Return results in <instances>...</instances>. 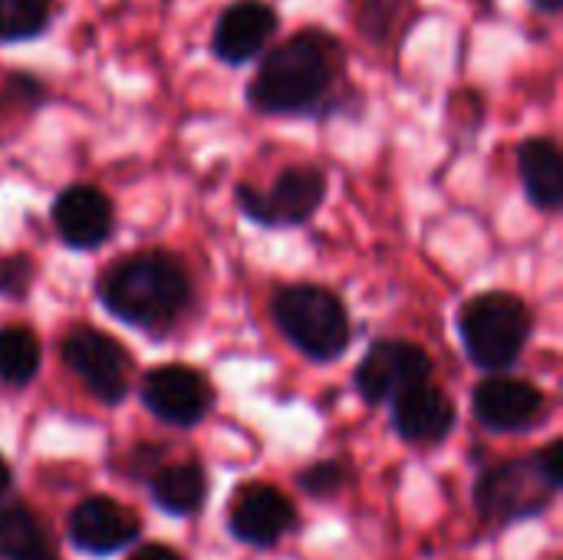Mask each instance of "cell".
I'll return each mask as SVG.
<instances>
[{"label": "cell", "instance_id": "29", "mask_svg": "<svg viewBox=\"0 0 563 560\" xmlns=\"http://www.w3.org/2000/svg\"><path fill=\"white\" fill-rule=\"evenodd\" d=\"M538 13H544V17H558L563 7V0H528Z\"/></svg>", "mask_w": 563, "mask_h": 560}, {"label": "cell", "instance_id": "26", "mask_svg": "<svg viewBox=\"0 0 563 560\" xmlns=\"http://www.w3.org/2000/svg\"><path fill=\"white\" fill-rule=\"evenodd\" d=\"M534 462H538V469H541V475L551 482V488H563V442L561 439H554V442H548L538 455H534Z\"/></svg>", "mask_w": 563, "mask_h": 560}, {"label": "cell", "instance_id": "9", "mask_svg": "<svg viewBox=\"0 0 563 560\" xmlns=\"http://www.w3.org/2000/svg\"><path fill=\"white\" fill-rule=\"evenodd\" d=\"M142 406L172 429H195L214 406V389L208 376L188 363H162L139 380Z\"/></svg>", "mask_w": 563, "mask_h": 560}, {"label": "cell", "instance_id": "6", "mask_svg": "<svg viewBox=\"0 0 563 560\" xmlns=\"http://www.w3.org/2000/svg\"><path fill=\"white\" fill-rule=\"evenodd\" d=\"M330 191V178L320 165H287L277 172L271 188H257L251 182L234 185L238 211L261 228H300L313 221Z\"/></svg>", "mask_w": 563, "mask_h": 560}, {"label": "cell", "instance_id": "3", "mask_svg": "<svg viewBox=\"0 0 563 560\" xmlns=\"http://www.w3.org/2000/svg\"><path fill=\"white\" fill-rule=\"evenodd\" d=\"M271 320L280 337L310 363H336L353 343L350 310L323 284H280L271 297Z\"/></svg>", "mask_w": 563, "mask_h": 560}, {"label": "cell", "instance_id": "10", "mask_svg": "<svg viewBox=\"0 0 563 560\" xmlns=\"http://www.w3.org/2000/svg\"><path fill=\"white\" fill-rule=\"evenodd\" d=\"M551 413V399L541 386L521 380V376H485L472 389V416L482 429L511 436V432H531L544 416Z\"/></svg>", "mask_w": 563, "mask_h": 560}, {"label": "cell", "instance_id": "16", "mask_svg": "<svg viewBox=\"0 0 563 560\" xmlns=\"http://www.w3.org/2000/svg\"><path fill=\"white\" fill-rule=\"evenodd\" d=\"M518 175L528 201L554 215L563 205V155L554 139L548 135H531L518 142Z\"/></svg>", "mask_w": 563, "mask_h": 560}, {"label": "cell", "instance_id": "22", "mask_svg": "<svg viewBox=\"0 0 563 560\" xmlns=\"http://www.w3.org/2000/svg\"><path fill=\"white\" fill-rule=\"evenodd\" d=\"M49 99H53V92L36 73H26V69L7 73L3 86H0V125L10 119H23V116L40 112Z\"/></svg>", "mask_w": 563, "mask_h": 560}, {"label": "cell", "instance_id": "25", "mask_svg": "<svg viewBox=\"0 0 563 560\" xmlns=\"http://www.w3.org/2000/svg\"><path fill=\"white\" fill-rule=\"evenodd\" d=\"M162 465H165V446H135V449L129 452L125 472H129V479H135V482H148Z\"/></svg>", "mask_w": 563, "mask_h": 560}, {"label": "cell", "instance_id": "14", "mask_svg": "<svg viewBox=\"0 0 563 560\" xmlns=\"http://www.w3.org/2000/svg\"><path fill=\"white\" fill-rule=\"evenodd\" d=\"M49 221L63 248L99 251L115 234V205L99 185L76 182L53 198Z\"/></svg>", "mask_w": 563, "mask_h": 560}, {"label": "cell", "instance_id": "4", "mask_svg": "<svg viewBox=\"0 0 563 560\" xmlns=\"http://www.w3.org/2000/svg\"><path fill=\"white\" fill-rule=\"evenodd\" d=\"M534 333L531 307L511 290H482L459 310V337L468 360L488 373H508Z\"/></svg>", "mask_w": 563, "mask_h": 560}, {"label": "cell", "instance_id": "28", "mask_svg": "<svg viewBox=\"0 0 563 560\" xmlns=\"http://www.w3.org/2000/svg\"><path fill=\"white\" fill-rule=\"evenodd\" d=\"M10 488H13V469H10V462L0 455V498H7Z\"/></svg>", "mask_w": 563, "mask_h": 560}, {"label": "cell", "instance_id": "20", "mask_svg": "<svg viewBox=\"0 0 563 560\" xmlns=\"http://www.w3.org/2000/svg\"><path fill=\"white\" fill-rule=\"evenodd\" d=\"M43 366L40 337L30 327H0V386L26 389Z\"/></svg>", "mask_w": 563, "mask_h": 560}, {"label": "cell", "instance_id": "8", "mask_svg": "<svg viewBox=\"0 0 563 560\" xmlns=\"http://www.w3.org/2000/svg\"><path fill=\"white\" fill-rule=\"evenodd\" d=\"M432 373H435V363L426 353V347H419L416 340H402V337H383L360 360L353 383H356L360 399H366L369 406H389L402 393L422 383H432Z\"/></svg>", "mask_w": 563, "mask_h": 560}, {"label": "cell", "instance_id": "5", "mask_svg": "<svg viewBox=\"0 0 563 560\" xmlns=\"http://www.w3.org/2000/svg\"><path fill=\"white\" fill-rule=\"evenodd\" d=\"M558 495L561 492L551 488V482L541 475L531 455V459H505L482 469L472 488V505L485 525L508 528L548 515Z\"/></svg>", "mask_w": 563, "mask_h": 560}, {"label": "cell", "instance_id": "1", "mask_svg": "<svg viewBox=\"0 0 563 560\" xmlns=\"http://www.w3.org/2000/svg\"><path fill=\"white\" fill-rule=\"evenodd\" d=\"M244 102L257 116L274 119H327L350 112L353 89L346 83V46L323 26H300L274 43L251 83Z\"/></svg>", "mask_w": 563, "mask_h": 560}, {"label": "cell", "instance_id": "19", "mask_svg": "<svg viewBox=\"0 0 563 560\" xmlns=\"http://www.w3.org/2000/svg\"><path fill=\"white\" fill-rule=\"evenodd\" d=\"M412 7L416 0H346L350 23L376 50L396 46V40L406 33Z\"/></svg>", "mask_w": 563, "mask_h": 560}, {"label": "cell", "instance_id": "23", "mask_svg": "<svg viewBox=\"0 0 563 560\" xmlns=\"http://www.w3.org/2000/svg\"><path fill=\"white\" fill-rule=\"evenodd\" d=\"M353 472L343 459H320L313 465H307L303 472H297V488L313 498V502H333L346 492Z\"/></svg>", "mask_w": 563, "mask_h": 560}, {"label": "cell", "instance_id": "24", "mask_svg": "<svg viewBox=\"0 0 563 560\" xmlns=\"http://www.w3.org/2000/svg\"><path fill=\"white\" fill-rule=\"evenodd\" d=\"M36 281V264L30 254L13 251V254H0V297L23 304L33 290Z\"/></svg>", "mask_w": 563, "mask_h": 560}, {"label": "cell", "instance_id": "12", "mask_svg": "<svg viewBox=\"0 0 563 560\" xmlns=\"http://www.w3.org/2000/svg\"><path fill=\"white\" fill-rule=\"evenodd\" d=\"M297 525L300 518L294 502L267 482H247L228 502V531L247 548L271 551L294 535Z\"/></svg>", "mask_w": 563, "mask_h": 560}, {"label": "cell", "instance_id": "7", "mask_svg": "<svg viewBox=\"0 0 563 560\" xmlns=\"http://www.w3.org/2000/svg\"><path fill=\"white\" fill-rule=\"evenodd\" d=\"M59 360L102 406H122L132 389V356L129 350L96 327H69L59 337Z\"/></svg>", "mask_w": 563, "mask_h": 560}, {"label": "cell", "instance_id": "30", "mask_svg": "<svg viewBox=\"0 0 563 560\" xmlns=\"http://www.w3.org/2000/svg\"><path fill=\"white\" fill-rule=\"evenodd\" d=\"M558 560H563V558H558Z\"/></svg>", "mask_w": 563, "mask_h": 560}, {"label": "cell", "instance_id": "13", "mask_svg": "<svg viewBox=\"0 0 563 560\" xmlns=\"http://www.w3.org/2000/svg\"><path fill=\"white\" fill-rule=\"evenodd\" d=\"M66 538L89 558H109L132 548L142 538V518L109 495H89L73 505L66 518Z\"/></svg>", "mask_w": 563, "mask_h": 560}, {"label": "cell", "instance_id": "15", "mask_svg": "<svg viewBox=\"0 0 563 560\" xmlns=\"http://www.w3.org/2000/svg\"><path fill=\"white\" fill-rule=\"evenodd\" d=\"M393 406V429L409 446H442L459 422L455 403L435 383H422L402 393Z\"/></svg>", "mask_w": 563, "mask_h": 560}, {"label": "cell", "instance_id": "2", "mask_svg": "<svg viewBox=\"0 0 563 560\" xmlns=\"http://www.w3.org/2000/svg\"><path fill=\"white\" fill-rule=\"evenodd\" d=\"M96 297L119 323L162 333L191 307L195 287L185 261L172 251H135L112 261L99 274Z\"/></svg>", "mask_w": 563, "mask_h": 560}, {"label": "cell", "instance_id": "27", "mask_svg": "<svg viewBox=\"0 0 563 560\" xmlns=\"http://www.w3.org/2000/svg\"><path fill=\"white\" fill-rule=\"evenodd\" d=\"M125 560H185L175 548H168V545H142V548H135L132 554Z\"/></svg>", "mask_w": 563, "mask_h": 560}, {"label": "cell", "instance_id": "18", "mask_svg": "<svg viewBox=\"0 0 563 560\" xmlns=\"http://www.w3.org/2000/svg\"><path fill=\"white\" fill-rule=\"evenodd\" d=\"M0 560H63L40 515L23 505L0 508Z\"/></svg>", "mask_w": 563, "mask_h": 560}, {"label": "cell", "instance_id": "11", "mask_svg": "<svg viewBox=\"0 0 563 560\" xmlns=\"http://www.w3.org/2000/svg\"><path fill=\"white\" fill-rule=\"evenodd\" d=\"M280 33V13L267 0H231L211 26L208 50L224 66H247L261 59Z\"/></svg>", "mask_w": 563, "mask_h": 560}, {"label": "cell", "instance_id": "21", "mask_svg": "<svg viewBox=\"0 0 563 560\" xmlns=\"http://www.w3.org/2000/svg\"><path fill=\"white\" fill-rule=\"evenodd\" d=\"M53 26V0H0V46L40 40Z\"/></svg>", "mask_w": 563, "mask_h": 560}, {"label": "cell", "instance_id": "17", "mask_svg": "<svg viewBox=\"0 0 563 560\" xmlns=\"http://www.w3.org/2000/svg\"><path fill=\"white\" fill-rule=\"evenodd\" d=\"M152 505L168 518H191L208 502V472L198 462H172L162 465L148 482Z\"/></svg>", "mask_w": 563, "mask_h": 560}]
</instances>
